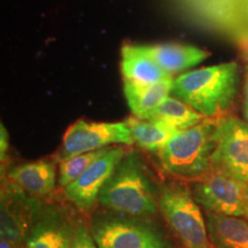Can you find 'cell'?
<instances>
[{"instance_id": "obj_1", "label": "cell", "mask_w": 248, "mask_h": 248, "mask_svg": "<svg viewBox=\"0 0 248 248\" xmlns=\"http://www.w3.org/2000/svg\"><path fill=\"white\" fill-rule=\"evenodd\" d=\"M239 86L235 62L203 67L173 78L171 94L206 119L224 115L233 104Z\"/></svg>"}, {"instance_id": "obj_2", "label": "cell", "mask_w": 248, "mask_h": 248, "mask_svg": "<svg viewBox=\"0 0 248 248\" xmlns=\"http://www.w3.org/2000/svg\"><path fill=\"white\" fill-rule=\"evenodd\" d=\"M98 201L108 209L132 217L157 212V194L135 152L129 151L121 160Z\"/></svg>"}, {"instance_id": "obj_3", "label": "cell", "mask_w": 248, "mask_h": 248, "mask_svg": "<svg viewBox=\"0 0 248 248\" xmlns=\"http://www.w3.org/2000/svg\"><path fill=\"white\" fill-rule=\"evenodd\" d=\"M215 121L177 131L157 152L161 167L173 177L197 181L212 170Z\"/></svg>"}, {"instance_id": "obj_4", "label": "cell", "mask_w": 248, "mask_h": 248, "mask_svg": "<svg viewBox=\"0 0 248 248\" xmlns=\"http://www.w3.org/2000/svg\"><path fill=\"white\" fill-rule=\"evenodd\" d=\"M157 207L167 224L185 248H214L206 218L186 186L164 185L157 194Z\"/></svg>"}, {"instance_id": "obj_5", "label": "cell", "mask_w": 248, "mask_h": 248, "mask_svg": "<svg viewBox=\"0 0 248 248\" xmlns=\"http://www.w3.org/2000/svg\"><path fill=\"white\" fill-rule=\"evenodd\" d=\"M212 169L248 183V123L233 115L215 121Z\"/></svg>"}, {"instance_id": "obj_6", "label": "cell", "mask_w": 248, "mask_h": 248, "mask_svg": "<svg viewBox=\"0 0 248 248\" xmlns=\"http://www.w3.org/2000/svg\"><path fill=\"white\" fill-rule=\"evenodd\" d=\"M91 233L99 248H169L156 229L130 217H98Z\"/></svg>"}, {"instance_id": "obj_7", "label": "cell", "mask_w": 248, "mask_h": 248, "mask_svg": "<svg viewBox=\"0 0 248 248\" xmlns=\"http://www.w3.org/2000/svg\"><path fill=\"white\" fill-rule=\"evenodd\" d=\"M246 184L231 176L210 170L203 177L193 182L192 194L206 212L223 216L246 217L245 201Z\"/></svg>"}, {"instance_id": "obj_8", "label": "cell", "mask_w": 248, "mask_h": 248, "mask_svg": "<svg viewBox=\"0 0 248 248\" xmlns=\"http://www.w3.org/2000/svg\"><path fill=\"white\" fill-rule=\"evenodd\" d=\"M133 144L126 122H86L78 120L71 124L62 139L60 159L107 148L111 145Z\"/></svg>"}, {"instance_id": "obj_9", "label": "cell", "mask_w": 248, "mask_h": 248, "mask_svg": "<svg viewBox=\"0 0 248 248\" xmlns=\"http://www.w3.org/2000/svg\"><path fill=\"white\" fill-rule=\"evenodd\" d=\"M122 146L109 147L93 162L83 175L64 187V194L79 209L91 208L108 179L111 177L121 160L128 153Z\"/></svg>"}, {"instance_id": "obj_10", "label": "cell", "mask_w": 248, "mask_h": 248, "mask_svg": "<svg viewBox=\"0 0 248 248\" xmlns=\"http://www.w3.org/2000/svg\"><path fill=\"white\" fill-rule=\"evenodd\" d=\"M7 179L21 193L32 198H44L55 188V167L48 160L18 164L9 169Z\"/></svg>"}, {"instance_id": "obj_11", "label": "cell", "mask_w": 248, "mask_h": 248, "mask_svg": "<svg viewBox=\"0 0 248 248\" xmlns=\"http://www.w3.org/2000/svg\"><path fill=\"white\" fill-rule=\"evenodd\" d=\"M76 226L61 212H48L35 223L27 239L28 248H69Z\"/></svg>"}, {"instance_id": "obj_12", "label": "cell", "mask_w": 248, "mask_h": 248, "mask_svg": "<svg viewBox=\"0 0 248 248\" xmlns=\"http://www.w3.org/2000/svg\"><path fill=\"white\" fill-rule=\"evenodd\" d=\"M140 47L170 76L198 66L209 57L207 51L190 45H140Z\"/></svg>"}, {"instance_id": "obj_13", "label": "cell", "mask_w": 248, "mask_h": 248, "mask_svg": "<svg viewBox=\"0 0 248 248\" xmlns=\"http://www.w3.org/2000/svg\"><path fill=\"white\" fill-rule=\"evenodd\" d=\"M121 71L124 82L137 85H152L171 77L142 51L140 45L123 46Z\"/></svg>"}, {"instance_id": "obj_14", "label": "cell", "mask_w": 248, "mask_h": 248, "mask_svg": "<svg viewBox=\"0 0 248 248\" xmlns=\"http://www.w3.org/2000/svg\"><path fill=\"white\" fill-rule=\"evenodd\" d=\"M172 77L152 85H137L124 82V95L132 114L147 120L154 110L169 97L172 88Z\"/></svg>"}, {"instance_id": "obj_15", "label": "cell", "mask_w": 248, "mask_h": 248, "mask_svg": "<svg viewBox=\"0 0 248 248\" xmlns=\"http://www.w3.org/2000/svg\"><path fill=\"white\" fill-rule=\"evenodd\" d=\"M206 222L215 248H248V219L206 212Z\"/></svg>"}, {"instance_id": "obj_16", "label": "cell", "mask_w": 248, "mask_h": 248, "mask_svg": "<svg viewBox=\"0 0 248 248\" xmlns=\"http://www.w3.org/2000/svg\"><path fill=\"white\" fill-rule=\"evenodd\" d=\"M128 124L133 144H137L142 150L157 153L163 145L177 132V130L153 120H144L139 117H130L125 121Z\"/></svg>"}, {"instance_id": "obj_17", "label": "cell", "mask_w": 248, "mask_h": 248, "mask_svg": "<svg viewBox=\"0 0 248 248\" xmlns=\"http://www.w3.org/2000/svg\"><path fill=\"white\" fill-rule=\"evenodd\" d=\"M147 120L157 121V122L171 126L177 131H181V130L190 129L192 126L198 125L206 120V117H203L181 99L168 97Z\"/></svg>"}, {"instance_id": "obj_18", "label": "cell", "mask_w": 248, "mask_h": 248, "mask_svg": "<svg viewBox=\"0 0 248 248\" xmlns=\"http://www.w3.org/2000/svg\"><path fill=\"white\" fill-rule=\"evenodd\" d=\"M108 148L109 147L102 148V150L98 151L88 152V153L71 156L69 159L61 160L60 170H59V184H60L61 187H67L71 183L75 182Z\"/></svg>"}, {"instance_id": "obj_19", "label": "cell", "mask_w": 248, "mask_h": 248, "mask_svg": "<svg viewBox=\"0 0 248 248\" xmlns=\"http://www.w3.org/2000/svg\"><path fill=\"white\" fill-rule=\"evenodd\" d=\"M69 248H99L94 238L84 223L76 225L75 235Z\"/></svg>"}, {"instance_id": "obj_20", "label": "cell", "mask_w": 248, "mask_h": 248, "mask_svg": "<svg viewBox=\"0 0 248 248\" xmlns=\"http://www.w3.org/2000/svg\"><path fill=\"white\" fill-rule=\"evenodd\" d=\"M235 35H237L238 44H239L244 54L248 59V24H243V26L238 28Z\"/></svg>"}, {"instance_id": "obj_21", "label": "cell", "mask_w": 248, "mask_h": 248, "mask_svg": "<svg viewBox=\"0 0 248 248\" xmlns=\"http://www.w3.org/2000/svg\"><path fill=\"white\" fill-rule=\"evenodd\" d=\"M8 150V135L7 130L1 124V130H0V155H1V161H4L6 152Z\"/></svg>"}, {"instance_id": "obj_22", "label": "cell", "mask_w": 248, "mask_h": 248, "mask_svg": "<svg viewBox=\"0 0 248 248\" xmlns=\"http://www.w3.org/2000/svg\"><path fill=\"white\" fill-rule=\"evenodd\" d=\"M245 93H246V101H245V108H246V117L248 120V66H247V75H246V88H245Z\"/></svg>"}, {"instance_id": "obj_23", "label": "cell", "mask_w": 248, "mask_h": 248, "mask_svg": "<svg viewBox=\"0 0 248 248\" xmlns=\"http://www.w3.org/2000/svg\"><path fill=\"white\" fill-rule=\"evenodd\" d=\"M0 248H14V247H13V245L9 243L8 239H6V238H2L1 244H0Z\"/></svg>"}, {"instance_id": "obj_24", "label": "cell", "mask_w": 248, "mask_h": 248, "mask_svg": "<svg viewBox=\"0 0 248 248\" xmlns=\"http://www.w3.org/2000/svg\"><path fill=\"white\" fill-rule=\"evenodd\" d=\"M245 201H246V210L248 215V183H246V186H245Z\"/></svg>"}, {"instance_id": "obj_25", "label": "cell", "mask_w": 248, "mask_h": 248, "mask_svg": "<svg viewBox=\"0 0 248 248\" xmlns=\"http://www.w3.org/2000/svg\"><path fill=\"white\" fill-rule=\"evenodd\" d=\"M247 12H248V2H247Z\"/></svg>"}, {"instance_id": "obj_26", "label": "cell", "mask_w": 248, "mask_h": 248, "mask_svg": "<svg viewBox=\"0 0 248 248\" xmlns=\"http://www.w3.org/2000/svg\"><path fill=\"white\" fill-rule=\"evenodd\" d=\"M246 218H247V219H248V215H247V216H246Z\"/></svg>"}, {"instance_id": "obj_27", "label": "cell", "mask_w": 248, "mask_h": 248, "mask_svg": "<svg viewBox=\"0 0 248 248\" xmlns=\"http://www.w3.org/2000/svg\"><path fill=\"white\" fill-rule=\"evenodd\" d=\"M214 248H215V247H214Z\"/></svg>"}, {"instance_id": "obj_28", "label": "cell", "mask_w": 248, "mask_h": 248, "mask_svg": "<svg viewBox=\"0 0 248 248\" xmlns=\"http://www.w3.org/2000/svg\"><path fill=\"white\" fill-rule=\"evenodd\" d=\"M247 121H248V120H247Z\"/></svg>"}]
</instances>
